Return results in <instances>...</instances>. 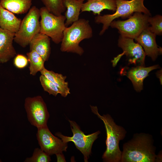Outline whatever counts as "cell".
I'll return each instance as SVG.
<instances>
[{
  "label": "cell",
  "instance_id": "obj_1",
  "mask_svg": "<svg viewBox=\"0 0 162 162\" xmlns=\"http://www.w3.org/2000/svg\"><path fill=\"white\" fill-rule=\"evenodd\" d=\"M152 136L145 133L136 134L123 146L121 162H154L158 159Z\"/></svg>",
  "mask_w": 162,
  "mask_h": 162
},
{
  "label": "cell",
  "instance_id": "obj_2",
  "mask_svg": "<svg viewBox=\"0 0 162 162\" xmlns=\"http://www.w3.org/2000/svg\"><path fill=\"white\" fill-rule=\"evenodd\" d=\"M92 112L102 120L104 124L106 134V148L102 156L104 161H121L122 152L119 146V141L125 137L126 131L122 127L117 125L108 114L101 115L96 106H90Z\"/></svg>",
  "mask_w": 162,
  "mask_h": 162
},
{
  "label": "cell",
  "instance_id": "obj_3",
  "mask_svg": "<svg viewBox=\"0 0 162 162\" xmlns=\"http://www.w3.org/2000/svg\"><path fill=\"white\" fill-rule=\"evenodd\" d=\"M92 36L93 30L89 21L84 19H80L65 28L61 42L60 50L62 52L82 56L84 50L80 46V43Z\"/></svg>",
  "mask_w": 162,
  "mask_h": 162
},
{
  "label": "cell",
  "instance_id": "obj_4",
  "mask_svg": "<svg viewBox=\"0 0 162 162\" xmlns=\"http://www.w3.org/2000/svg\"><path fill=\"white\" fill-rule=\"evenodd\" d=\"M144 0H116V8L113 14L98 15L95 17V22L102 24L103 25L99 35H103L110 26L111 22L119 17L123 19L128 18L136 12L151 16L149 10L144 5Z\"/></svg>",
  "mask_w": 162,
  "mask_h": 162
},
{
  "label": "cell",
  "instance_id": "obj_5",
  "mask_svg": "<svg viewBox=\"0 0 162 162\" xmlns=\"http://www.w3.org/2000/svg\"><path fill=\"white\" fill-rule=\"evenodd\" d=\"M40 17L39 9L35 6L30 8L15 34L14 40L16 43L23 48L29 45L33 38L40 32Z\"/></svg>",
  "mask_w": 162,
  "mask_h": 162
},
{
  "label": "cell",
  "instance_id": "obj_6",
  "mask_svg": "<svg viewBox=\"0 0 162 162\" xmlns=\"http://www.w3.org/2000/svg\"><path fill=\"white\" fill-rule=\"evenodd\" d=\"M41 17L40 32L51 38L56 44L61 42L66 28V18L62 14L56 16L49 12L44 7L39 9Z\"/></svg>",
  "mask_w": 162,
  "mask_h": 162
},
{
  "label": "cell",
  "instance_id": "obj_7",
  "mask_svg": "<svg viewBox=\"0 0 162 162\" xmlns=\"http://www.w3.org/2000/svg\"><path fill=\"white\" fill-rule=\"evenodd\" d=\"M150 16L142 13L136 12L126 20H113L110 26L117 29L121 36L134 39L143 30L149 26L148 19Z\"/></svg>",
  "mask_w": 162,
  "mask_h": 162
},
{
  "label": "cell",
  "instance_id": "obj_8",
  "mask_svg": "<svg viewBox=\"0 0 162 162\" xmlns=\"http://www.w3.org/2000/svg\"><path fill=\"white\" fill-rule=\"evenodd\" d=\"M73 134L72 136H64L60 132H57L55 135L59 137L64 142H73L76 147L82 153L84 161L88 162L91 153L93 144L98 138L100 132L98 131L86 135L81 130L79 126L74 121L68 120Z\"/></svg>",
  "mask_w": 162,
  "mask_h": 162
},
{
  "label": "cell",
  "instance_id": "obj_9",
  "mask_svg": "<svg viewBox=\"0 0 162 162\" xmlns=\"http://www.w3.org/2000/svg\"><path fill=\"white\" fill-rule=\"evenodd\" d=\"M24 107L30 124L37 128L48 127L50 117L46 104L40 95L28 97L25 99Z\"/></svg>",
  "mask_w": 162,
  "mask_h": 162
},
{
  "label": "cell",
  "instance_id": "obj_10",
  "mask_svg": "<svg viewBox=\"0 0 162 162\" xmlns=\"http://www.w3.org/2000/svg\"><path fill=\"white\" fill-rule=\"evenodd\" d=\"M118 46L123 50V52L112 61L113 67L115 66L120 58L125 55L128 59L129 64L140 65H144L146 54L142 47L138 43H135L134 39L120 35L118 40Z\"/></svg>",
  "mask_w": 162,
  "mask_h": 162
},
{
  "label": "cell",
  "instance_id": "obj_11",
  "mask_svg": "<svg viewBox=\"0 0 162 162\" xmlns=\"http://www.w3.org/2000/svg\"><path fill=\"white\" fill-rule=\"evenodd\" d=\"M37 140L40 148L50 156L66 152L67 143L54 136L48 127L37 128Z\"/></svg>",
  "mask_w": 162,
  "mask_h": 162
},
{
  "label": "cell",
  "instance_id": "obj_12",
  "mask_svg": "<svg viewBox=\"0 0 162 162\" xmlns=\"http://www.w3.org/2000/svg\"><path fill=\"white\" fill-rule=\"evenodd\" d=\"M149 27L134 40L143 48L146 55L154 61L158 55L162 54V50L161 47H158L156 41V35L150 31Z\"/></svg>",
  "mask_w": 162,
  "mask_h": 162
},
{
  "label": "cell",
  "instance_id": "obj_13",
  "mask_svg": "<svg viewBox=\"0 0 162 162\" xmlns=\"http://www.w3.org/2000/svg\"><path fill=\"white\" fill-rule=\"evenodd\" d=\"M15 33L0 27V63L8 62L16 55L13 43Z\"/></svg>",
  "mask_w": 162,
  "mask_h": 162
},
{
  "label": "cell",
  "instance_id": "obj_14",
  "mask_svg": "<svg viewBox=\"0 0 162 162\" xmlns=\"http://www.w3.org/2000/svg\"><path fill=\"white\" fill-rule=\"evenodd\" d=\"M29 45L30 51H35L45 62L48 60L51 53L49 37L39 32L33 38Z\"/></svg>",
  "mask_w": 162,
  "mask_h": 162
},
{
  "label": "cell",
  "instance_id": "obj_15",
  "mask_svg": "<svg viewBox=\"0 0 162 162\" xmlns=\"http://www.w3.org/2000/svg\"><path fill=\"white\" fill-rule=\"evenodd\" d=\"M159 68L158 65L148 67L140 65L130 70L128 73L127 76L131 81L136 91L140 92L143 88V81L148 76L149 73L153 70Z\"/></svg>",
  "mask_w": 162,
  "mask_h": 162
},
{
  "label": "cell",
  "instance_id": "obj_16",
  "mask_svg": "<svg viewBox=\"0 0 162 162\" xmlns=\"http://www.w3.org/2000/svg\"><path fill=\"white\" fill-rule=\"evenodd\" d=\"M83 3L81 9L82 12H92L95 15H100L101 11L106 9L115 12L116 9V0H86Z\"/></svg>",
  "mask_w": 162,
  "mask_h": 162
},
{
  "label": "cell",
  "instance_id": "obj_17",
  "mask_svg": "<svg viewBox=\"0 0 162 162\" xmlns=\"http://www.w3.org/2000/svg\"><path fill=\"white\" fill-rule=\"evenodd\" d=\"M21 20L14 13L3 8L0 4V27L15 33L18 30Z\"/></svg>",
  "mask_w": 162,
  "mask_h": 162
},
{
  "label": "cell",
  "instance_id": "obj_18",
  "mask_svg": "<svg viewBox=\"0 0 162 162\" xmlns=\"http://www.w3.org/2000/svg\"><path fill=\"white\" fill-rule=\"evenodd\" d=\"M40 72L41 75L44 76L58 88L62 97H66L70 94L68 82L65 81L66 76L48 70L45 68Z\"/></svg>",
  "mask_w": 162,
  "mask_h": 162
},
{
  "label": "cell",
  "instance_id": "obj_19",
  "mask_svg": "<svg viewBox=\"0 0 162 162\" xmlns=\"http://www.w3.org/2000/svg\"><path fill=\"white\" fill-rule=\"evenodd\" d=\"M85 0H63L66 10L64 16L66 18V27L78 20L82 5Z\"/></svg>",
  "mask_w": 162,
  "mask_h": 162
},
{
  "label": "cell",
  "instance_id": "obj_20",
  "mask_svg": "<svg viewBox=\"0 0 162 162\" xmlns=\"http://www.w3.org/2000/svg\"><path fill=\"white\" fill-rule=\"evenodd\" d=\"M32 0H0V4L5 9L16 14L26 13L31 8Z\"/></svg>",
  "mask_w": 162,
  "mask_h": 162
},
{
  "label": "cell",
  "instance_id": "obj_21",
  "mask_svg": "<svg viewBox=\"0 0 162 162\" xmlns=\"http://www.w3.org/2000/svg\"><path fill=\"white\" fill-rule=\"evenodd\" d=\"M29 63L30 74L35 76L38 72L41 71L44 68L45 61L35 51L32 50L26 53Z\"/></svg>",
  "mask_w": 162,
  "mask_h": 162
},
{
  "label": "cell",
  "instance_id": "obj_22",
  "mask_svg": "<svg viewBox=\"0 0 162 162\" xmlns=\"http://www.w3.org/2000/svg\"><path fill=\"white\" fill-rule=\"evenodd\" d=\"M44 7L50 13L59 16L64 12L66 9L63 0H41Z\"/></svg>",
  "mask_w": 162,
  "mask_h": 162
},
{
  "label": "cell",
  "instance_id": "obj_23",
  "mask_svg": "<svg viewBox=\"0 0 162 162\" xmlns=\"http://www.w3.org/2000/svg\"><path fill=\"white\" fill-rule=\"evenodd\" d=\"M50 156L41 148H38L34 149L32 156L26 158L25 162H49L51 161Z\"/></svg>",
  "mask_w": 162,
  "mask_h": 162
},
{
  "label": "cell",
  "instance_id": "obj_24",
  "mask_svg": "<svg viewBox=\"0 0 162 162\" xmlns=\"http://www.w3.org/2000/svg\"><path fill=\"white\" fill-rule=\"evenodd\" d=\"M148 22L151 26H149L150 31L156 35L162 34V16L157 15L153 17L149 16Z\"/></svg>",
  "mask_w": 162,
  "mask_h": 162
},
{
  "label": "cell",
  "instance_id": "obj_25",
  "mask_svg": "<svg viewBox=\"0 0 162 162\" xmlns=\"http://www.w3.org/2000/svg\"><path fill=\"white\" fill-rule=\"evenodd\" d=\"M41 85L44 90L50 94L56 96L60 92L58 88L44 76L41 75L39 77Z\"/></svg>",
  "mask_w": 162,
  "mask_h": 162
},
{
  "label": "cell",
  "instance_id": "obj_26",
  "mask_svg": "<svg viewBox=\"0 0 162 162\" xmlns=\"http://www.w3.org/2000/svg\"><path fill=\"white\" fill-rule=\"evenodd\" d=\"M14 60V64L16 68L19 69H22L28 65V61L27 57L24 55L18 54L15 57Z\"/></svg>",
  "mask_w": 162,
  "mask_h": 162
},
{
  "label": "cell",
  "instance_id": "obj_27",
  "mask_svg": "<svg viewBox=\"0 0 162 162\" xmlns=\"http://www.w3.org/2000/svg\"><path fill=\"white\" fill-rule=\"evenodd\" d=\"M57 162H66L65 157L62 153H58L56 154Z\"/></svg>",
  "mask_w": 162,
  "mask_h": 162
},
{
  "label": "cell",
  "instance_id": "obj_28",
  "mask_svg": "<svg viewBox=\"0 0 162 162\" xmlns=\"http://www.w3.org/2000/svg\"><path fill=\"white\" fill-rule=\"evenodd\" d=\"M157 76L160 79V83L162 84V70L158 71L156 73Z\"/></svg>",
  "mask_w": 162,
  "mask_h": 162
},
{
  "label": "cell",
  "instance_id": "obj_29",
  "mask_svg": "<svg viewBox=\"0 0 162 162\" xmlns=\"http://www.w3.org/2000/svg\"><path fill=\"white\" fill-rule=\"evenodd\" d=\"M2 162V160H1L0 159V162Z\"/></svg>",
  "mask_w": 162,
  "mask_h": 162
}]
</instances>
